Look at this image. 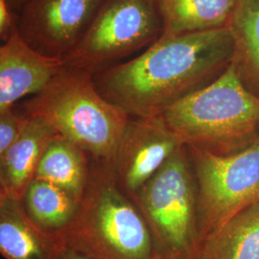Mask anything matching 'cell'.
<instances>
[{"label":"cell","instance_id":"9","mask_svg":"<svg viewBox=\"0 0 259 259\" xmlns=\"http://www.w3.org/2000/svg\"><path fill=\"white\" fill-rule=\"evenodd\" d=\"M184 143L160 115L130 116L112 169L133 199Z\"/></svg>","mask_w":259,"mask_h":259},{"label":"cell","instance_id":"17","mask_svg":"<svg viewBox=\"0 0 259 259\" xmlns=\"http://www.w3.org/2000/svg\"><path fill=\"white\" fill-rule=\"evenodd\" d=\"M228 27L234 47L232 63L243 83L259 95V0H237Z\"/></svg>","mask_w":259,"mask_h":259},{"label":"cell","instance_id":"7","mask_svg":"<svg viewBox=\"0 0 259 259\" xmlns=\"http://www.w3.org/2000/svg\"><path fill=\"white\" fill-rule=\"evenodd\" d=\"M187 150L197 185L201 243L233 217L258 204L259 139L229 154Z\"/></svg>","mask_w":259,"mask_h":259},{"label":"cell","instance_id":"16","mask_svg":"<svg viewBox=\"0 0 259 259\" xmlns=\"http://www.w3.org/2000/svg\"><path fill=\"white\" fill-rule=\"evenodd\" d=\"M90 165L91 158L82 149L57 135L40 158L35 178L65 189L80 201L89 180Z\"/></svg>","mask_w":259,"mask_h":259},{"label":"cell","instance_id":"2","mask_svg":"<svg viewBox=\"0 0 259 259\" xmlns=\"http://www.w3.org/2000/svg\"><path fill=\"white\" fill-rule=\"evenodd\" d=\"M30 117L47 122L91 160L112 167L130 115L97 90L93 75L65 67L47 88L20 105Z\"/></svg>","mask_w":259,"mask_h":259},{"label":"cell","instance_id":"12","mask_svg":"<svg viewBox=\"0 0 259 259\" xmlns=\"http://www.w3.org/2000/svg\"><path fill=\"white\" fill-rule=\"evenodd\" d=\"M58 134L37 117H30L17 142L0 156V197L21 201L47 146Z\"/></svg>","mask_w":259,"mask_h":259},{"label":"cell","instance_id":"1","mask_svg":"<svg viewBox=\"0 0 259 259\" xmlns=\"http://www.w3.org/2000/svg\"><path fill=\"white\" fill-rule=\"evenodd\" d=\"M228 26L159 38L136 58L93 80L110 102L130 116L159 115L169 106L211 83L232 63Z\"/></svg>","mask_w":259,"mask_h":259},{"label":"cell","instance_id":"14","mask_svg":"<svg viewBox=\"0 0 259 259\" xmlns=\"http://www.w3.org/2000/svg\"><path fill=\"white\" fill-rule=\"evenodd\" d=\"M197 259H259V203L206 235Z\"/></svg>","mask_w":259,"mask_h":259},{"label":"cell","instance_id":"5","mask_svg":"<svg viewBox=\"0 0 259 259\" xmlns=\"http://www.w3.org/2000/svg\"><path fill=\"white\" fill-rule=\"evenodd\" d=\"M132 200L148 225L159 257L197 259V186L186 146L179 149Z\"/></svg>","mask_w":259,"mask_h":259},{"label":"cell","instance_id":"20","mask_svg":"<svg viewBox=\"0 0 259 259\" xmlns=\"http://www.w3.org/2000/svg\"><path fill=\"white\" fill-rule=\"evenodd\" d=\"M57 259H93L80 251L67 248Z\"/></svg>","mask_w":259,"mask_h":259},{"label":"cell","instance_id":"8","mask_svg":"<svg viewBox=\"0 0 259 259\" xmlns=\"http://www.w3.org/2000/svg\"><path fill=\"white\" fill-rule=\"evenodd\" d=\"M103 0H28L18 33L42 55L65 60L82 38Z\"/></svg>","mask_w":259,"mask_h":259},{"label":"cell","instance_id":"22","mask_svg":"<svg viewBox=\"0 0 259 259\" xmlns=\"http://www.w3.org/2000/svg\"><path fill=\"white\" fill-rule=\"evenodd\" d=\"M157 259H163V258H161V257H158V258Z\"/></svg>","mask_w":259,"mask_h":259},{"label":"cell","instance_id":"15","mask_svg":"<svg viewBox=\"0 0 259 259\" xmlns=\"http://www.w3.org/2000/svg\"><path fill=\"white\" fill-rule=\"evenodd\" d=\"M22 204L30 219L48 234L65 243V232L74 220L80 201L65 189L34 178Z\"/></svg>","mask_w":259,"mask_h":259},{"label":"cell","instance_id":"19","mask_svg":"<svg viewBox=\"0 0 259 259\" xmlns=\"http://www.w3.org/2000/svg\"><path fill=\"white\" fill-rule=\"evenodd\" d=\"M19 15L10 7L7 0H0V37L6 41L18 32Z\"/></svg>","mask_w":259,"mask_h":259},{"label":"cell","instance_id":"6","mask_svg":"<svg viewBox=\"0 0 259 259\" xmlns=\"http://www.w3.org/2000/svg\"><path fill=\"white\" fill-rule=\"evenodd\" d=\"M163 31L157 0H103L65 66L95 75L151 47Z\"/></svg>","mask_w":259,"mask_h":259},{"label":"cell","instance_id":"18","mask_svg":"<svg viewBox=\"0 0 259 259\" xmlns=\"http://www.w3.org/2000/svg\"><path fill=\"white\" fill-rule=\"evenodd\" d=\"M29 116L16 106L0 111V156L4 155L20 138L27 126Z\"/></svg>","mask_w":259,"mask_h":259},{"label":"cell","instance_id":"3","mask_svg":"<svg viewBox=\"0 0 259 259\" xmlns=\"http://www.w3.org/2000/svg\"><path fill=\"white\" fill-rule=\"evenodd\" d=\"M159 115L189 148L229 154L259 139V95L243 83L232 63Z\"/></svg>","mask_w":259,"mask_h":259},{"label":"cell","instance_id":"4","mask_svg":"<svg viewBox=\"0 0 259 259\" xmlns=\"http://www.w3.org/2000/svg\"><path fill=\"white\" fill-rule=\"evenodd\" d=\"M93 259H157L148 225L118 185L112 167L91 160L85 189L64 237Z\"/></svg>","mask_w":259,"mask_h":259},{"label":"cell","instance_id":"11","mask_svg":"<svg viewBox=\"0 0 259 259\" xmlns=\"http://www.w3.org/2000/svg\"><path fill=\"white\" fill-rule=\"evenodd\" d=\"M66 246L40 230L22 201L0 197V252L5 259H57Z\"/></svg>","mask_w":259,"mask_h":259},{"label":"cell","instance_id":"13","mask_svg":"<svg viewBox=\"0 0 259 259\" xmlns=\"http://www.w3.org/2000/svg\"><path fill=\"white\" fill-rule=\"evenodd\" d=\"M237 0H157L163 22L159 38L228 26Z\"/></svg>","mask_w":259,"mask_h":259},{"label":"cell","instance_id":"10","mask_svg":"<svg viewBox=\"0 0 259 259\" xmlns=\"http://www.w3.org/2000/svg\"><path fill=\"white\" fill-rule=\"evenodd\" d=\"M65 67L63 60L42 55L15 33L0 47V111L42 92Z\"/></svg>","mask_w":259,"mask_h":259},{"label":"cell","instance_id":"21","mask_svg":"<svg viewBox=\"0 0 259 259\" xmlns=\"http://www.w3.org/2000/svg\"><path fill=\"white\" fill-rule=\"evenodd\" d=\"M27 1L28 0H7L10 7L14 10L18 15Z\"/></svg>","mask_w":259,"mask_h":259}]
</instances>
